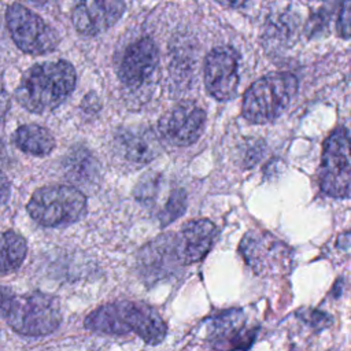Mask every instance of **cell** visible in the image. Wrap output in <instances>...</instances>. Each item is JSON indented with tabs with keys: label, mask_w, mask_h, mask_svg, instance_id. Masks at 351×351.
<instances>
[{
	"label": "cell",
	"mask_w": 351,
	"mask_h": 351,
	"mask_svg": "<svg viewBox=\"0 0 351 351\" xmlns=\"http://www.w3.org/2000/svg\"><path fill=\"white\" fill-rule=\"evenodd\" d=\"M75 82L77 73L70 62L37 63L23 73L15 97L25 110L43 114L59 107L71 95Z\"/></svg>",
	"instance_id": "6da1fadb"
},
{
	"label": "cell",
	"mask_w": 351,
	"mask_h": 351,
	"mask_svg": "<svg viewBox=\"0 0 351 351\" xmlns=\"http://www.w3.org/2000/svg\"><path fill=\"white\" fill-rule=\"evenodd\" d=\"M350 133L347 128H339L324 144L319 166V186L328 196L347 199L350 197Z\"/></svg>",
	"instance_id": "52a82bcc"
},
{
	"label": "cell",
	"mask_w": 351,
	"mask_h": 351,
	"mask_svg": "<svg viewBox=\"0 0 351 351\" xmlns=\"http://www.w3.org/2000/svg\"><path fill=\"white\" fill-rule=\"evenodd\" d=\"M27 254L25 237L14 230L0 232V274H11L23 263Z\"/></svg>",
	"instance_id": "ac0fdd59"
},
{
	"label": "cell",
	"mask_w": 351,
	"mask_h": 351,
	"mask_svg": "<svg viewBox=\"0 0 351 351\" xmlns=\"http://www.w3.org/2000/svg\"><path fill=\"white\" fill-rule=\"evenodd\" d=\"M125 3L118 0L81 1L71 12L75 30L84 36H96L114 26L123 15Z\"/></svg>",
	"instance_id": "4fadbf2b"
},
{
	"label": "cell",
	"mask_w": 351,
	"mask_h": 351,
	"mask_svg": "<svg viewBox=\"0 0 351 351\" xmlns=\"http://www.w3.org/2000/svg\"><path fill=\"white\" fill-rule=\"evenodd\" d=\"M14 143L21 151L34 156H45L55 148L52 133L36 123L19 126L14 133Z\"/></svg>",
	"instance_id": "2e32d148"
},
{
	"label": "cell",
	"mask_w": 351,
	"mask_h": 351,
	"mask_svg": "<svg viewBox=\"0 0 351 351\" xmlns=\"http://www.w3.org/2000/svg\"><path fill=\"white\" fill-rule=\"evenodd\" d=\"M5 23L12 41L25 53H48L59 44L58 32L23 4L12 3L8 5Z\"/></svg>",
	"instance_id": "8992f818"
},
{
	"label": "cell",
	"mask_w": 351,
	"mask_h": 351,
	"mask_svg": "<svg viewBox=\"0 0 351 351\" xmlns=\"http://www.w3.org/2000/svg\"><path fill=\"white\" fill-rule=\"evenodd\" d=\"M217 237L218 229L211 221L206 218L188 221L173 240L176 259L186 265L200 261L213 248Z\"/></svg>",
	"instance_id": "7c38bea8"
},
{
	"label": "cell",
	"mask_w": 351,
	"mask_h": 351,
	"mask_svg": "<svg viewBox=\"0 0 351 351\" xmlns=\"http://www.w3.org/2000/svg\"><path fill=\"white\" fill-rule=\"evenodd\" d=\"M186 206V196L185 192L182 189H176L173 191L169 197L167 202L165 204V207L162 208V211L159 213L158 218L160 221L162 225H167L170 223L173 219H176L177 217H180Z\"/></svg>",
	"instance_id": "d6986e66"
},
{
	"label": "cell",
	"mask_w": 351,
	"mask_h": 351,
	"mask_svg": "<svg viewBox=\"0 0 351 351\" xmlns=\"http://www.w3.org/2000/svg\"><path fill=\"white\" fill-rule=\"evenodd\" d=\"M26 210L37 223L47 228H62L84 217L86 197L74 186H43L33 192Z\"/></svg>",
	"instance_id": "5b68a950"
},
{
	"label": "cell",
	"mask_w": 351,
	"mask_h": 351,
	"mask_svg": "<svg viewBox=\"0 0 351 351\" xmlns=\"http://www.w3.org/2000/svg\"><path fill=\"white\" fill-rule=\"evenodd\" d=\"M85 328L99 333H134L148 344H158L166 336V324L148 304L121 300L93 310L85 319Z\"/></svg>",
	"instance_id": "7a4b0ae2"
},
{
	"label": "cell",
	"mask_w": 351,
	"mask_h": 351,
	"mask_svg": "<svg viewBox=\"0 0 351 351\" xmlns=\"http://www.w3.org/2000/svg\"><path fill=\"white\" fill-rule=\"evenodd\" d=\"M350 22H351V10L350 3L344 1L340 8L339 19H337V32L343 38L350 37Z\"/></svg>",
	"instance_id": "ffe728a7"
},
{
	"label": "cell",
	"mask_w": 351,
	"mask_h": 351,
	"mask_svg": "<svg viewBox=\"0 0 351 351\" xmlns=\"http://www.w3.org/2000/svg\"><path fill=\"white\" fill-rule=\"evenodd\" d=\"M245 262L259 274L285 267L292 258L289 247L266 230H251L240 243Z\"/></svg>",
	"instance_id": "30bf717a"
},
{
	"label": "cell",
	"mask_w": 351,
	"mask_h": 351,
	"mask_svg": "<svg viewBox=\"0 0 351 351\" xmlns=\"http://www.w3.org/2000/svg\"><path fill=\"white\" fill-rule=\"evenodd\" d=\"M11 193V185L7 176L0 170V203H5Z\"/></svg>",
	"instance_id": "44dd1931"
},
{
	"label": "cell",
	"mask_w": 351,
	"mask_h": 351,
	"mask_svg": "<svg viewBox=\"0 0 351 351\" xmlns=\"http://www.w3.org/2000/svg\"><path fill=\"white\" fill-rule=\"evenodd\" d=\"M206 128V112L193 101H182L166 112L158 123L160 137L177 147L191 145Z\"/></svg>",
	"instance_id": "9c48e42d"
},
{
	"label": "cell",
	"mask_w": 351,
	"mask_h": 351,
	"mask_svg": "<svg viewBox=\"0 0 351 351\" xmlns=\"http://www.w3.org/2000/svg\"><path fill=\"white\" fill-rule=\"evenodd\" d=\"M240 81V56L228 45L217 47L204 60V85L217 100L234 97Z\"/></svg>",
	"instance_id": "ba28073f"
},
{
	"label": "cell",
	"mask_w": 351,
	"mask_h": 351,
	"mask_svg": "<svg viewBox=\"0 0 351 351\" xmlns=\"http://www.w3.org/2000/svg\"><path fill=\"white\" fill-rule=\"evenodd\" d=\"M256 332L244 326L243 313L240 310H230L219 314L210 324V344L211 351H237L247 350Z\"/></svg>",
	"instance_id": "5bb4252c"
},
{
	"label": "cell",
	"mask_w": 351,
	"mask_h": 351,
	"mask_svg": "<svg viewBox=\"0 0 351 351\" xmlns=\"http://www.w3.org/2000/svg\"><path fill=\"white\" fill-rule=\"evenodd\" d=\"M0 317L19 335L45 336L62 321L56 298L43 292L15 295L0 285Z\"/></svg>",
	"instance_id": "3957f363"
},
{
	"label": "cell",
	"mask_w": 351,
	"mask_h": 351,
	"mask_svg": "<svg viewBox=\"0 0 351 351\" xmlns=\"http://www.w3.org/2000/svg\"><path fill=\"white\" fill-rule=\"evenodd\" d=\"M115 147L121 158L132 165L148 163L160 151L156 134L145 126H133L121 130L115 137Z\"/></svg>",
	"instance_id": "9a60e30c"
},
{
	"label": "cell",
	"mask_w": 351,
	"mask_h": 351,
	"mask_svg": "<svg viewBox=\"0 0 351 351\" xmlns=\"http://www.w3.org/2000/svg\"><path fill=\"white\" fill-rule=\"evenodd\" d=\"M158 63L159 51L155 41L141 37L123 51L118 64V77L123 85L138 88L152 77Z\"/></svg>",
	"instance_id": "8fae6325"
},
{
	"label": "cell",
	"mask_w": 351,
	"mask_h": 351,
	"mask_svg": "<svg viewBox=\"0 0 351 351\" xmlns=\"http://www.w3.org/2000/svg\"><path fill=\"white\" fill-rule=\"evenodd\" d=\"M298 92V78L288 71L261 77L245 90L241 114L251 123H269L277 119Z\"/></svg>",
	"instance_id": "277c9868"
},
{
	"label": "cell",
	"mask_w": 351,
	"mask_h": 351,
	"mask_svg": "<svg viewBox=\"0 0 351 351\" xmlns=\"http://www.w3.org/2000/svg\"><path fill=\"white\" fill-rule=\"evenodd\" d=\"M67 177L77 184H92L99 176V163L84 147L73 148L64 160Z\"/></svg>",
	"instance_id": "e0dca14e"
}]
</instances>
